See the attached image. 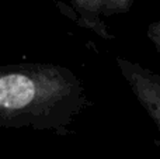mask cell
Masks as SVG:
<instances>
[{
	"instance_id": "1",
	"label": "cell",
	"mask_w": 160,
	"mask_h": 159,
	"mask_svg": "<svg viewBox=\"0 0 160 159\" xmlns=\"http://www.w3.org/2000/svg\"><path fill=\"white\" fill-rule=\"evenodd\" d=\"M90 104L82 80L53 64H14L0 70V127L65 134Z\"/></svg>"
},
{
	"instance_id": "2",
	"label": "cell",
	"mask_w": 160,
	"mask_h": 159,
	"mask_svg": "<svg viewBox=\"0 0 160 159\" xmlns=\"http://www.w3.org/2000/svg\"><path fill=\"white\" fill-rule=\"evenodd\" d=\"M117 66L138 103L160 130V75L122 56H117Z\"/></svg>"
},
{
	"instance_id": "3",
	"label": "cell",
	"mask_w": 160,
	"mask_h": 159,
	"mask_svg": "<svg viewBox=\"0 0 160 159\" xmlns=\"http://www.w3.org/2000/svg\"><path fill=\"white\" fill-rule=\"evenodd\" d=\"M68 14L80 27L91 30L96 35L112 39L104 18L125 14L133 7L136 0H65Z\"/></svg>"
},
{
	"instance_id": "4",
	"label": "cell",
	"mask_w": 160,
	"mask_h": 159,
	"mask_svg": "<svg viewBox=\"0 0 160 159\" xmlns=\"http://www.w3.org/2000/svg\"><path fill=\"white\" fill-rule=\"evenodd\" d=\"M146 37L152 45L155 47V49L159 52L160 55V20L158 21H153L148 25L146 28Z\"/></svg>"
}]
</instances>
